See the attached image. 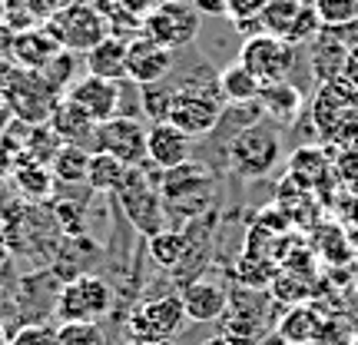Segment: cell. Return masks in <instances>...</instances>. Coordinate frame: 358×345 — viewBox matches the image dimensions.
Here are the masks:
<instances>
[{
	"instance_id": "cell-3",
	"label": "cell",
	"mask_w": 358,
	"mask_h": 345,
	"mask_svg": "<svg viewBox=\"0 0 358 345\" xmlns=\"http://www.w3.org/2000/svg\"><path fill=\"white\" fill-rule=\"evenodd\" d=\"M229 173L239 179H262L282 163V136L268 123H249L226 146Z\"/></svg>"
},
{
	"instance_id": "cell-20",
	"label": "cell",
	"mask_w": 358,
	"mask_h": 345,
	"mask_svg": "<svg viewBox=\"0 0 358 345\" xmlns=\"http://www.w3.org/2000/svg\"><path fill=\"white\" fill-rule=\"evenodd\" d=\"M322 316L319 309L306 306V302H299V306H289V312L282 316V322L275 325V332L285 339L289 345H315L322 332Z\"/></svg>"
},
{
	"instance_id": "cell-1",
	"label": "cell",
	"mask_w": 358,
	"mask_h": 345,
	"mask_svg": "<svg viewBox=\"0 0 358 345\" xmlns=\"http://www.w3.org/2000/svg\"><path fill=\"white\" fill-rule=\"evenodd\" d=\"M159 196H163V206L173 216L196 219L199 213H206L213 206L216 183H213V173L203 163L186 160V163L159 173Z\"/></svg>"
},
{
	"instance_id": "cell-29",
	"label": "cell",
	"mask_w": 358,
	"mask_h": 345,
	"mask_svg": "<svg viewBox=\"0 0 358 345\" xmlns=\"http://www.w3.org/2000/svg\"><path fill=\"white\" fill-rule=\"evenodd\" d=\"M308 0H268L259 20H262V30L266 34H275V37H285V30L292 27V20L299 17V10L306 7Z\"/></svg>"
},
{
	"instance_id": "cell-16",
	"label": "cell",
	"mask_w": 358,
	"mask_h": 345,
	"mask_svg": "<svg viewBox=\"0 0 358 345\" xmlns=\"http://www.w3.org/2000/svg\"><path fill=\"white\" fill-rule=\"evenodd\" d=\"M50 129L60 136L64 143H77V146H87L93 150V136H96V123L90 120L77 103L70 97H60L50 110Z\"/></svg>"
},
{
	"instance_id": "cell-33",
	"label": "cell",
	"mask_w": 358,
	"mask_h": 345,
	"mask_svg": "<svg viewBox=\"0 0 358 345\" xmlns=\"http://www.w3.org/2000/svg\"><path fill=\"white\" fill-rule=\"evenodd\" d=\"M60 345H106L100 322H60Z\"/></svg>"
},
{
	"instance_id": "cell-19",
	"label": "cell",
	"mask_w": 358,
	"mask_h": 345,
	"mask_svg": "<svg viewBox=\"0 0 358 345\" xmlns=\"http://www.w3.org/2000/svg\"><path fill=\"white\" fill-rule=\"evenodd\" d=\"M127 53H129L127 37H116V34L103 37L93 50H87V73L106 80H127Z\"/></svg>"
},
{
	"instance_id": "cell-14",
	"label": "cell",
	"mask_w": 358,
	"mask_h": 345,
	"mask_svg": "<svg viewBox=\"0 0 358 345\" xmlns=\"http://www.w3.org/2000/svg\"><path fill=\"white\" fill-rule=\"evenodd\" d=\"M189 153H192V140L179 127H173L169 120L153 123V127L146 129V163L156 167L159 173L186 163Z\"/></svg>"
},
{
	"instance_id": "cell-6",
	"label": "cell",
	"mask_w": 358,
	"mask_h": 345,
	"mask_svg": "<svg viewBox=\"0 0 358 345\" xmlns=\"http://www.w3.org/2000/svg\"><path fill=\"white\" fill-rule=\"evenodd\" d=\"M222 116H226L222 97H216L213 90H206V87L173 90L166 120L173 123V127L182 129L189 140H203V136H209V133L219 127Z\"/></svg>"
},
{
	"instance_id": "cell-30",
	"label": "cell",
	"mask_w": 358,
	"mask_h": 345,
	"mask_svg": "<svg viewBox=\"0 0 358 345\" xmlns=\"http://www.w3.org/2000/svg\"><path fill=\"white\" fill-rule=\"evenodd\" d=\"M308 293H312V279H299V272H275V279H272V299H279V302H289V306H299V302H306Z\"/></svg>"
},
{
	"instance_id": "cell-13",
	"label": "cell",
	"mask_w": 358,
	"mask_h": 345,
	"mask_svg": "<svg viewBox=\"0 0 358 345\" xmlns=\"http://www.w3.org/2000/svg\"><path fill=\"white\" fill-rule=\"evenodd\" d=\"M182 312H186V319L189 322H219L226 312H229V293L213 279H189L182 286Z\"/></svg>"
},
{
	"instance_id": "cell-26",
	"label": "cell",
	"mask_w": 358,
	"mask_h": 345,
	"mask_svg": "<svg viewBox=\"0 0 358 345\" xmlns=\"http://www.w3.org/2000/svg\"><path fill=\"white\" fill-rule=\"evenodd\" d=\"M13 179H17V190L24 192V196H30V199H43V196H50V190H53V173L47 169V163L30 160V156H20V160H17Z\"/></svg>"
},
{
	"instance_id": "cell-11",
	"label": "cell",
	"mask_w": 358,
	"mask_h": 345,
	"mask_svg": "<svg viewBox=\"0 0 358 345\" xmlns=\"http://www.w3.org/2000/svg\"><path fill=\"white\" fill-rule=\"evenodd\" d=\"M64 97L77 103L80 110L93 120V123H103V120H113L120 116V100H123V90H120V80H106V77H87L73 80L66 87Z\"/></svg>"
},
{
	"instance_id": "cell-18",
	"label": "cell",
	"mask_w": 358,
	"mask_h": 345,
	"mask_svg": "<svg viewBox=\"0 0 358 345\" xmlns=\"http://www.w3.org/2000/svg\"><path fill=\"white\" fill-rule=\"evenodd\" d=\"M306 106V93L295 87L292 80H279V83H268V87L259 90V110L275 120L279 127H289L295 123V116L302 113Z\"/></svg>"
},
{
	"instance_id": "cell-41",
	"label": "cell",
	"mask_w": 358,
	"mask_h": 345,
	"mask_svg": "<svg viewBox=\"0 0 358 345\" xmlns=\"http://www.w3.org/2000/svg\"><path fill=\"white\" fill-rule=\"evenodd\" d=\"M199 13H213V17H226V0H192Z\"/></svg>"
},
{
	"instance_id": "cell-4",
	"label": "cell",
	"mask_w": 358,
	"mask_h": 345,
	"mask_svg": "<svg viewBox=\"0 0 358 345\" xmlns=\"http://www.w3.org/2000/svg\"><path fill=\"white\" fill-rule=\"evenodd\" d=\"M116 196H120V206H123L127 219L133 223V230L143 232L146 239H150L153 232L166 230V206H163L159 186H153V179H150L146 163L127 167V176L120 183Z\"/></svg>"
},
{
	"instance_id": "cell-12",
	"label": "cell",
	"mask_w": 358,
	"mask_h": 345,
	"mask_svg": "<svg viewBox=\"0 0 358 345\" xmlns=\"http://www.w3.org/2000/svg\"><path fill=\"white\" fill-rule=\"evenodd\" d=\"M176 64V53L166 50L163 43L150 40L146 34L129 37V53H127V80L136 87H150V83H163L166 73Z\"/></svg>"
},
{
	"instance_id": "cell-35",
	"label": "cell",
	"mask_w": 358,
	"mask_h": 345,
	"mask_svg": "<svg viewBox=\"0 0 358 345\" xmlns=\"http://www.w3.org/2000/svg\"><path fill=\"white\" fill-rule=\"evenodd\" d=\"M169 100H173V90H163V83H150V87H140L143 113L150 116L153 123H163V120H166Z\"/></svg>"
},
{
	"instance_id": "cell-38",
	"label": "cell",
	"mask_w": 358,
	"mask_h": 345,
	"mask_svg": "<svg viewBox=\"0 0 358 345\" xmlns=\"http://www.w3.org/2000/svg\"><path fill=\"white\" fill-rule=\"evenodd\" d=\"M116 3H120V7L133 17V20H140V24H143V17L156 7V0H116Z\"/></svg>"
},
{
	"instance_id": "cell-43",
	"label": "cell",
	"mask_w": 358,
	"mask_h": 345,
	"mask_svg": "<svg viewBox=\"0 0 358 345\" xmlns=\"http://www.w3.org/2000/svg\"><path fill=\"white\" fill-rule=\"evenodd\" d=\"M3 13L7 10H3V0H0V27H3Z\"/></svg>"
},
{
	"instance_id": "cell-40",
	"label": "cell",
	"mask_w": 358,
	"mask_h": 345,
	"mask_svg": "<svg viewBox=\"0 0 358 345\" xmlns=\"http://www.w3.org/2000/svg\"><path fill=\"white\" fill-rule=\"evenodd\" d=\"M342 80L348 87L358 90V47H348V57H345V70H342Z\"/></svg>"
},
{
	"instance_id": "cell-39",
	"label": "cell",
	"mask_w": 358,
	"mask_h": 345,
	"mask_svg": "<svg viewBox=\"0 0 358 345\" xmlns=\"http://www.w3.org/2000/svg\"><path fill=\"white\" fill-rule=\"evenodd\" d=\"M329 30H332L345 47H358V17L355 20H348V24H342V27H329Z\"/></svg>"
},
{
	"instance_id": "cell-8",
	"label": "cell",
	"mask_w": 358,
	"mask_h": 345,
	"mask_svg": "<svg viewBox=\"0 0 358 345\" xmlns=\"http://www.w3.org/2000/svg\"><path fill=\"white\" fill-rule=\"evenodd\" d=\"M186 322L182 312V299L179 293L173 295H156V299H143L140 306L129 312V335L140 345H163L179 332V325Z\"/></svg>"
},
{
	"instance_id": "cell-7",
	"label": "cell",
	"mask_w": 358,
	"mask_h": 345,
	"mask_svg": "<svg viewBox=\"0 0 358 345\" xmlns=\"http://www.w3.org/2000/svg\"><path fill=\"white\" fill-rule=\"evenodd\" d=\"M113 309V289L100 276H77L57 295L53 316L60 322H100Z\"/></svg>"
},
{
	"instance_id": "cell-36",
	"label": "cell",
	"mask_w": 358,
	"mask_h": 345,
	"mask_svg": "<svg viewBox=\"0 0 358 345\" xmlns=\"http://www.w3.org/2000/svg\"><path fill=\"white\" fill-rule=\"evenodd\" d=\"M7 345H60V335L47 322H30V325H20Z\"/></svg>"
},
{
	"instance_id": "cell-45",
	"label": "cell",
	"mask_w": 358,
	"mask_h": 345,
	"mask_svg": "<svg viewBox=\"0 0 358 345\" xmlns=\"http://www.w3.org/2000/svg\"><path fill=\"white\" fill-rule=\"evenodd\" d=\"M66 3H70V0H66Z\"/></svg>"
},
{
	"instance_id": "cell-17",
	"label": "cell",
	"mask_w": 358,
	"mask_h": 345,
	"mask_svg": "<svg viewBox=\"0 0 358 345\" xmlns=\"http://www.w3.org/2000/svg\"><path fill=\"white\" fill-rule=\"evenodd\" d=\"M345 57L348 47L335 37L329 27H322L315 40H312V57H308V70L319 83H332V80H342V70H345Z\"/></svg>"
},
{
	"instance_id": "cell-44",
	"label": "cell",
	"mask_w": 358,
	"mask_h": 345,
	"mask_svg": "<svg viewBox=\"0 0 358 345\" xmlns=\"http://www.w3.org/2000/svg\"><path fill=\"white\" fill-rule=\"evenodd\" d=\"M0 345H7V342H3V339H0Z\"/></svg>"
},
{
	"instance_id": "cell-23",
	"label": "cell",
	"mask_w": 358,
	"mask_h": 345,
	"mask_svg": "<svg viewBox=\"0 0 358 345\" xmlns=\"http://www.w3.org/2000/svg\"><path fill=\"white\" fill-rule=\"evenodd\" d=\"M90 153L87 146H77V143H60V150L53 153L50 160V173L57 183H66V186H80L87 183V169H90Z\"/></svg>"
},
{
	"instance_id": "cell-15",
	"label": "cell",
	"mask_w": 358,
	"mask_h": 345,
	"mask_svg": "<svg viewBox=\"0 0 358 345\" xmlns=\"http://www.w3.org/2000/svg\"><path fill=\"white\" fill-rule=\"evenodd\" d=\"M60 50L64 47L53 40V34L43 24L30 27V30H20V34H10V43H7V57L20 70H34V73L43 70Z\"/></svg>"
},
{
	"instance_id": "cell-22",
	"label": "cell",
	"mask_w": 358,
	"mask_h": 345,
	"mask_svg": "<svg viewBox=\"0 0 358 345\" xmlns=\"http://www.w3.org/2000/svg\"><path fill=\"white\" fill-rule=\"evenodd\" d=\"M216 83H219L222 100L232 103V106H249V103H259V90H262V83H259V80L252 77L239 60L226 66V70L219 73Z\"/></svg>"
},
{
	"instance_id": "cell-25",
	"label": "cell",
	"mask_w": 358,
	"mask_h": 345,
	"mask_svg": "<svg viewBox=\"0 0 358 345\" xmlns=\"http://www.w3.org/2000/svg\"><path fill=\"white\" fill-rule=\"evenodd\" d=\"M127 176V167L110 153H100V150H93L90 153V169H87V186L93 192H116L120 190V183Z\"/></svg>"
},
{
	"instance_id": "cell-24",
	"label": "cell",
	"mask_w": 358,
	"mask_h": 345,
	"mask_svg": "<svg viewBox=\"0 0 358 345\" xmlns=\"http://www.w3.org/2000/svg\"><path fill=\"white\" fill-rule=\"evenodd\" d=\"M189 256V236L179 230H159L150 236V259L159 269H176Z\"/></svg>"
},
{
	"instance_id": "cell-10",
	"label": "cell",
	"mask_w": 358,
	"mask_h": 345,
	"mask_svg": "<svg viewBox=\"0 0 358 345\" xmlns=\"http://www.w3.org/2000/svg\"><path fill=\"white\" fill-rule=\"evenodd\" d=\"M146 129L136 116H113L96 123V136H93V150L116 156L123 167H140L146 163Z\"/></svg>"
},
{
	"instance_id": "cell-27",
	"label": "cell",
	"mask_w": 358,
	"mask_h": 345,
	"mask_svg": "<svg viewBox=\"0 0 358 345\" xmlns=\"http://www.w3.org/2000/svg\"><path fill=\"white\" fill-rule=\"evenodd\" d=\"M3 24L10 34H20V30H30V27H40L47 17H50V0H3Z\"/></svg>"
},
{
	"instance_id": "cell-5",
	"label": "cell",
	"mask_w": 358,
	"mask_h": 345,
	"mask_svg": "<svg viewBox=\"0 0 358 345\" xmlns=\"http://www.w3.org/2000/svg\"><path fill=\"white\" fill-rule=\"evenodd\" d=\"M199 24H203V13L192 0H159L153 10L143 17L140 34L163 43L166 50L179 53L199 37Z\"/></svg>"
},
{
	"instance_id": "cell-31",
	"label": "cell",
	"mask_w": 358,
	"mask_h": 345,
	"mask_svg": "<svg viewBox=\"0 0 358 345\" xmlns=\"http://www.w3.org/2000/svg\"><path fill=\"white\" fill-rule=\"evenodd\" d=\"M275 262L272 259H256V256H243V262L236 266V279L249 286V289H259V286H272L275 279Z\"/></svg>"
},
{
	"instance_id": "cell-32",
	"label": "cell",
	"mask_w": 358,
	"mask_h": 345,
	"mask_svg": "<svg viewBox=\"0 0 358 345\" xmlns=\"http://www.w3.org/2000/svg\"><path fill=\"white\" fill-rule=\"evenodd\" d=\"M322 30V20L319 13H315V7H312V0H308L306 7L299 10V17L292 20V27L285 30V43H292V47H302V43H312L315 40V34Z\"/></svg>"
},
{
	"instance_id": "cell-34",
	"label": "cell",
	"mask_w": 358,
	"mask_h": 345,
	"mask_svg": "<svg viewBox=\"0 0 358 345\" xmlns=\"http://www.w3.org/2000/svg\"><path fill=\"white\" fill-rule=\"evenodd\" d=\"M322 27H342L358 17V0H312Z\"/></svg>"
},
{
	"instance_id": "cell-37",
	"label": "cell",
	"mask_w": 358,
	"mask_h": 345,
	"mask_svg": "<svg viewBox=\"0 0 358 345\" xmlns=\"http://www.w3.org/2000/svg\"><path fill=\"white\" fill-rule=\"evenodd\" d=\"M268 0H226V17L232 24H243V20H256L262 7Z\"/></svg>"
},
{
	"instance_id": "cell-42",
	"label": "cell",
	"mask_w": 358,
	"mask_h": 345,
	"mask_svg": "<svg viewBox=\"0 0 358 345\" xmlns=\"http://www.w3.org/2000/svg\"><path fill=\"white\" fill-rule=\"evenodd\" d=\"M256 345H289V342H285L279 332H268L266 339H256Z\"/></svg>"
},
{
	"instance_id": "cell-21",
	"label": "cell",
	"mask_w": 358,
	"mask_h": 345,
	"mask_svg": "<svg viewBox=\"0 0 358 345\" xmlns=\"http://www.w3.org/2000/svg\"><path fill=\"white\" fill-rule=\"evenodd\" d=\"M329 173H332V167H329V160H325L322 150L302 146V150H295L289 156V176L295 183H302L306 190H325L329 186Z\"/></svg>"
},
{
	"instance_id": "cell-28",
	"label": "cell",
	"mask_w": 358,
	"mask_h": 345,
	"mask_svg": "<svg viewBox=\"0 0 358 345\" xmlns=\"http://www.w3.org/2000/svg\"><path fill=\"white\" fill-rule=\"evenodd\" d=\"M319 239H315V249L322 253V259L329 262V266H348L352 256H355V246L348 239L342 230H335V226H322L315 232Z\"/></svg>"
},
{
	"instance_id": "cell-2",
	"label": "cell",
	"mask_w": 358,
	"mask_h": 345,
	"mask_svg": "<svg viewBox=\"0 0 358 345\" xmlns=\"http://www.w3.org/2000/svg\"><path fill=\"white\" fill-rule=\"evenodd\" d=\"M43 27L70 53H87L103 37H110V24H106L103 10L96 7V0H70V3H60L57 10H50Z\"/></svg>"
},
{
	"instance_id": "cell-9",
	"label": "cell",
	"mask_w": 358,
	"mask_h": 345,
	"mask_svg": "<svg viewBox=\"0 0 358 345\" xmlns=\"http://www.w3.org/2000/svg\"><path fill=\"white\" fill-rule=\"evenodd\" d=\"M239 64H243L262 87H268V83L289 80V73H292V66H295V47L285 43L282 37H275V34L259 30L252 37H245L243 50H239Z\"/></svg>"
}]
</instances>
